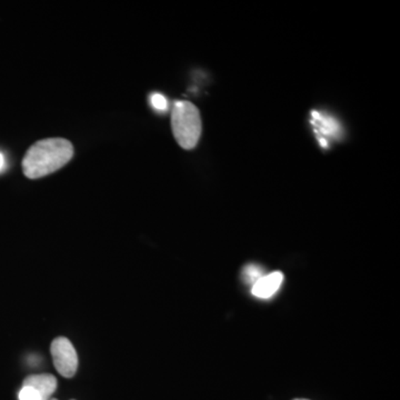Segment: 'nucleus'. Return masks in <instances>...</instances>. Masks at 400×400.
Returning <instances> with one entry per match:
<instances>
[{
	"mask_svg": "<svg viewBox=\"0 0 400 400\" xmlns=\"http://www.w3.org/2000/svg\"><path fill=\"white\" fill-rule=\"evenodd\" d=\"M52 360L57 372L65 378L75 376L78 368V356L75 347L66 337L56 338L50 347Z\"/></svg>",
	"mask_w": 400,
	"mask_h": 400,
	"instance_id": "7ed1b4c3",
	"label": "nucleus"
},
{
	"mask_svg": "<svg viewBox=\"0 0 400 400\" xmlns=\"http://www.w3.org/2000/svg\"><path fill=\"white\" fill-rule=\"evenodd\" d=\"M4 166H5V158H4L3 153H0V172L3 170Z\"/></svg>",
	"mask_w": 400,
	"mask_h": 400,
	"instance_id": "9d476101",
	"label": "nucleus"
},
{
	"mask_svg": "<svg viewBox=\"0 0 400 400\" xmlns=\"http://www.w3.org/2000/svg\"><path fill=\"white\" fill-rule=\"evenodd\" d=\"M283 281V275L281 271H273L264 275L252 285V294L260 299L271 298L281 288Z\"/></svg>",
	"mask_w": 400,
	"mask_h": 400,
	"instance_id": "39448f33",
	"label": "nucleus"
},
{
	"mask_svg": "<svg viewBox=\"0 0 400 400\" xmlns=\"http://www.w3.org/2000/svg\"><path fill=\"white\" fill-rule=\"evenodd\" d=\"M295 400H308V399H295Z\"/></svg>",
	"mask_w": 400,
	"mask_h": 400,
	"instance_id": "9b49d317",
	"label": "nucleus"
},
{
	"mask_svg": "<svg viewBox=\"0 0 400 400\" xmlns=\"http://www.w3.org/2000/svg\"><path fill=\"white\" fill-rule=\"evenodd\" d=\"M50 400H57V399H50Z\"/></svg>",
	"mask_w": 400,
	"mask_h": 400,
	"instance_id": "f8f14e48",
	"label": "nucleus"
},
{
	"mask_svg": "<svg viewBox=\"0 0 400 400\" xmlns=\"http://www.w3.org/2000/svg\"><path fill=\"white\" fill-rule=\"evenodd\" d=\"M151 102L153 108L157 110H160V112H165V110H167V107H168L167 99L160 94L151 95Z\"/></svg>",
	"mask_w": 400,
	"mask_h": 400,
	"instance_id": "1a4fd4ad",
	"label": "nucleus"
},
{
	"mask_svg": "<svg viewBox=\"0 0 400 400\" xmlns=\"http://www.w3.org/2000/svg\"><path fill=\"white\" fill-rule=\"evenodd\" d=\"M312 122L314 126V130H317V133L322 134L318 137V141L322 143L324 148H327V138H337L341 136V127L339 122L335 118L330 117L327 114H322L318 112H312Z\"/></svg>",
	"mask_w": 400,
	"mask_h": 400,
	"instance_id": "20e7f679",
	"label": "nucleus"
},
{
	"mask_svg": "<svg viewBox=\"0 0 400 400\" xmlns=\"http://www.w3.org/2000/svg\"><path fill=\"white\" fill-rule=\"evenodd\" d=\"M19 400H42L36 389L29 386H23L19 392Z\"/></svg>",
	"mask_w": 400,
	"mask_h": 400,
	"instance_id": "6e6552de",
	"label": "nucleus"
},
{
	"mask_svg": "<svg viewBox=\"0 0 400 400\" xmlns=\"http://www.w3.org/2000/svg\"><path fill=\"white\" fill-rule=\"evenodd\" d=\"M23 386L36 389L42 400H50L52 394L57 389V380L49 374L32 375L27 377Z\"/></svg>",
	"mask_w": 400,
	"mask_h": 400,
	"instance_id": "423d86ee",
	"label": "nucleus"
},
{
	"mask_svg": "<svg viewBox=\"0 0 400 400\" xmlns=\"http://www.w3.org/2000/svg\"><path fill=\"white\" fill-rule=\"evenodd\" d=\"M172 128L175 139L182 148L194 149L201 135V118L195 105L177 100L172 112Z\"/></svg>",
	"mask_w": 400,
	"mask_h": 400,
	"instance_id": "f03ea898",
	"label": "nucleus"
},
{
	"mask_svg": "<svg viewBox=\"0 0 400 400\" xmlns=\"http://www.w3.org/2000/svg\"><path fill=\"white\" fill-rule=\"evenodd\" d=\"M263 269H261L259 266L248 265L247 267L244 269L245 279H246L247 283H252V285H254L258 279L263 277Z\"/></svg>",
	"mask_w": 400,
	"mask_h": 400,
	"instance_id": "0eeeda50",
	"label": "nucleus"
},
{
	"mask_svg": "<svg viewBox=\"0 0 400 400\" xmlns=\"http://www.w3.org/2000/svg\"><path fill=\"white\" fill-rule=\"evenodd\" d=\"M73 147L64 138H46L27 151L23 170L29 180H38L63 168L71 160Z\"/></svg>",
	"mask_w": 400,
	"mask_h": 400,
	"instance_id": "f257e3e1",
	"label": "nucleus"
}]
</instances>
